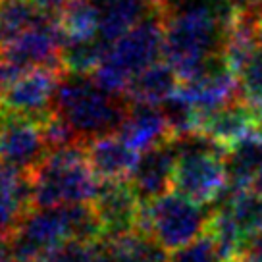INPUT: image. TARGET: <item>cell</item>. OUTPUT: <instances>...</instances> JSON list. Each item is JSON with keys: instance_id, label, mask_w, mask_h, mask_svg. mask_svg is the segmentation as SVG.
<instances>
[{"instance_id": "21", "label": "cell", "mask_w": 262, "mask_h": 262, "mask_svg": "<svg viewBox=\"0 0 262 262\" xmlns=\"http://www.w3.org/2000/svg\"><path fill=\"white\" fill-rule=\"evenodd\" d=\"M106 42L100 39L83 42H66L62 50V68L68 74L93 75L104 56Z\"/></svg>"}, {"instance_id": "6", "label": "cell", "mask_w": 262, "mask_h": 262, "mask_svg": "<svg viewBox=\"0 0 262 262\" xmlns=\"http://www.w3.org/2000/svg\"><path fill=\"white\" fill-rule=\"evenodd\" d=\"M66 39L56 17L47 16L16 41L0 47V77L4 87L16 77L39 68H62Z\"/></svg>"}, {"instance_id": "25", "label": "cell", "mask_w": 262, "mask_h": 262, "mask_svg": "<svg viewBox=\"0 0 262 262\" xmlns=\"http://www.w3.org/2000/svg\"><path fill=\"white\" fill-rule=\"evenodd\" d=\"M74 2H77V0H35V4H37L47 16L56 17V19L62 16V12L70 8Z\"/></svg>"}, {"instance_id": "5", "label": "cell", "mask_w": 262, "mask_h": 262, "mask_svg": "<svg viewBox=\"0 0 262 262\" xmlns=\"http://www.w3.org/2000/svg\"><path fill=\"white\" fill-rule=\"evenodd\" d=\"M212 208L199 205L180 193H164L143 203L139 229L166 251H178L206 233Z\"/></svg>"}, {"instance_id": "12", "label": "cell", "mask_w": 262, "mask_h": 262, "mask_svg": "<svg viewBox=\"0 0 262 262\" xmlns=\"http://www.w3.org/2000/svg\"><path fill=\"white\" fill-rule=\"evenodd\" d=\"M118 135L139 155L173 139L162 108L139 102H131L129 114Z\"/></svg>"}, {"instance_id": "11", "label": "cell", "mask_w": 262, "mask_h": 262, "mask_svg": "<svg viewBox=\"0 0 262 262\" xmlns=\"http://www.w3.org/2000/svg\"><path fill=\"white\" fill-rule=\"evenodd\" d=\"M256 120H258V112L239 97L228 102L226 106L214 110L212 114L205 116L199 123L196 133L205 135L229 150L237 143L247 139L249 135H253Z\"/></svg>"}, {"instance_id": "18", "label": "cell", "mask_w": 262, "mask_h": 262, "mask_svg": "<svg viewBox=\"0 0 262 262\" xmlns=\"http://www.w3.org/2000/svg\"><path fill=\"white\" fill-rule=\"evenodd\" d=\"M214 206H222L228 210L247 241L262 229V193L254 189L233 191L228 187Z\"/></svg>"}, {"instance_id": "20", "label": "cell", "mask_w": 262, "mask_h": 262, "mask_svg": "<svg viewBox=\"0 0 262 262\" xmlns=\"http://www.w3.org/2000/svg\"><path fill=\"white\" fill-rule=\"evenodd\" d=\"M45 17L35 0H0V47L16 41Z\"/></svg>"}, {"instance_id": "10", "label": "cell", "mask_w": 262, "mask_h": 262, "mask_svg": "<svg viewBox=\"0 0 262 262\" xmlns=\"http://www.w3.org/2000/svg\"><path fill=\"white\" fill-rule=\"evenodd\" d=\"M178 160V148L173 139L150 148L147 152H141L137 166L129 176V185L137 193L141 203H148L156 196L168 193L172 187L173 168Z\"/></svg>"}, {"instance_id": "31", "label": "cell", "mask_w": 262, "mask_h": 262, "mask_svg": "<svg viewBox=\"0 0 262 262\" xmlns=\"http://www.w3.org/2000/svg\"><path fill=\"white\" fill-rule=\"evenodd\" d=\"M258 45H260L262 49V24H260V29H258Z\"/></svg>"}, {"instance_id": "4", "label": "cell", "mask_w": 262, "mask_h": 262, "mask_svg": "<svg viewBox=\"0 0 262 262\" xmlns=\"http://www.w3.org/2000/svg\"><path fill=\"white\" fill-rule=\"evenodd\" d=\"M160 58H164V10L108 45L93 77L110 93L125 95L129 83Z\"/></svg>"}, {"instance_id": "13", "label": "cell", "mask_w": 262, "mask_h": 262, "mask_svg": "<svg viewBox=\"0 0 262 262\" xmlns=\"http://www.w3.org/2000/svg\"><path fill=\"white\" fill-rule=\"evenodd\" d=\"M100 10V33L98 39L112 45L131 29L143 24L155 12L164 10L158 0H97Z\"/></svg>"}, {"instance_id": "32", "label": "cell", "mask_w": 262, "mask_h": 262, "mask_svg": "<svg viewBox=\"0 0 262 262\" xmlns=\"http://www.w3.org/2000/svg\"><path fill=\"white\" fill-rule=\"evenodd\" d=\"M2 91H4V81H2V77H0V98H2Z\"/></svg>"}, {"instance_id": "27", "label": "cell", "mask_w": 262, "mask_h": 262, "mask_svg": "<svg viewBox=\"0 0 262 262\" xmlns=\"http://www.w3.org/2000/svg\"><path fill=\"white\" fill-rule=\"evenodd\" d=\"M241 12H249L262 21V0H245V8Z\"/></svg>"}, {"instance_id": "26", "label": "cell", "mask_w": 262, "mask_h": 262, "mask_svg": "<svg viewBox=\"0 0 262 262\" xmlns=\"http://www.w3.org/2000/svg\"><path fill=\"white\" fill-rule=\"evenodd\" d=\"M245 254H253L256 258H262V229L256 231L253 237L247 241Z\"/></svg>"}, {"instance_id": "9", "label": "cell", "mask_w": 262, "mask_h": 262, "mask_svg": "<svg viewBox=\"0 0 262 262\" xmlns=\"http://www.w3.org/2000/svg\"><path fill=\"white\" fill-rule=\"evenodd\" d=\"M106 237H118L139 229L143 203L129 181H102L91 203Z\"/></svg>"}, {"instance_id": "1", "label": "cell", "mask_w": 262, "mask_h": 262, "mask_svg": "<svg viewBox=\"0 0 262 262\" xmlns=\"http://www.w3.org/2000/svg\"><path fill=\"white\" fill-rule=\"evenodd\" d=\"M131 100L106 91L93 75L62 74L54 95V116L72 133L75 143L118 135L129 114Z\"/></svg>"}, {"instance_id": "24", "label": "cell", "mask_w": 262, "mask_h": 262, "mask_svg": "<svg viewBox=\"0 0 262 262\" xmlns=\"http://www.w3.org/2000/svg\"><path fill=\"white\" fill-rule=\"evenodd\" d=\"M97 241H66L50 249L37 262H95Z\"/></svg>"}, {"instance_id": "2", "label": "cell", "mask_w": 262, "mask_h": 262, "mask_svg": "<svg viewBox=\"0 0 262 262\" xmlns=\"http://www.w3.org/2000/svg\"><path fill=\"white\" fill-rule=\"evenodd\" d=\"M104 237L102 224L91 205L33 208L12 233L10 249L16 262H37L66 241H98Z\"/></svg>"}, {"instance_id": "19", "label": "cell", "mask_w": 262, "mask_h": 262, "mask_svg": "<svg viewBox=\"0 0 262 262\" xmlns=\"http://www.w3.org/2000/svg\"><path fill=\"white\" fill-rule=\"evenodd\" d=\"M66 42L95 41L100 33V10L97 0H77L58 17Z\"/></svg>"}, {"instance_id": "16", "label": "cell", "mask_w": 262, "mask_h": 262, "mask_svg": "<svg viewBox=\"0 0 262 262\" xmlns=\"http://www.w3.org/2000/svg\"><path fill=\"white\" fill-rule=\"evenodd\" d=\"M226 170L229 178V189L243 191L253 189V181L262 170V137L249 135L247 139L231 147L226 155Z\"/></svg>"}, {"instance_id": "23", "label": "cell", "mask_w": 262, "mask_h": 262, "mask_svg": "<svg viewBox=\"0 0 262 262\" xmlns=\"http://www.w3.org/2000/svg\"><path fill=\"white\" fill-rule=\"evenodd\" d=\"M168 262H224L214 237L206 231L193 243L181 247L170 254Z\"/></svg>"}, {"instance_id": "30", "label": "cell", "mask_w": 262, "mask_h": 262, "mask_svg": "<svg viewBox=\"0 0 262 262\" xmlns=\"http://www.w3.org/2000/svg\"><path fill=\"white\" fill-rule=\"evenodd\" d=\"M254 133L262 137V114L258 116V120H256V127H254Z\"/></svg>"}, {"instance_id": "28", "label": "cell", "mask_w": 262, "mask_h": 262, "mask_svg": "<svg viewBox=\"0 0 262 262\" xmlns=\"http://www.w3.org/2000/svg\"><path fill=\"white\" fill-rule=\"evenodd\" d=\"M10 239H12V233H10L8 229H4L2 226H0V247L8 245Z\"/></svg>"}, {"instance_id": "7", "label": "cell", "mask_w": 262, "mask_h": 262, "mask_svg": "<svg viewBox=\"0 0 262 262\" xmlns=\"http://www.w3.org/2000/svg\"><path fill=\"white\" fill-rule=\"evenodd\" d=\"M49 150L45 123L0 106V166L31 176Z\"/></svg>"}, {"instance_id": "29", "label": "cell", "mask_w": 262, "mask_h": 262, "mask_svg": "<svg viewBox=\"0 0 262 262\" xmlns=\"http://www.w3.org/2000/svg\"><path fill=\"white\" fill-rule=\"evenodd\" d=\"M233 262H262V258H256L253 254H243V256H239L237 260H233Z\"/></svg>"}, {"instance_id": "14", "label": "cell", "mask_w": 262, "mask_h": 262, "mask_svg": "<svg viewBox=\"0 0 262 262\" xmlns=\"http://www.w3.org/2000/svg\"><path fill=\"white\" fill-rule=\"evenodd\" d=\"M87 156L100 181H125L129 180L141 155L127 147L120 135H106L91 141L87 145Z\"/></svg>"}, {"instance_id": "3", "label": "cell", "mask_w": 262, "mask_h": 262, "mask_svg": "<svg viewBox=\"0 0 262 262\" xmlns=\"http://www.w3.org/2000/svg\"><path fill=\"white\" fill-rule=\"evenodd\" d=\"M100 183L91 168L85 145L50 148L31 172L33 208L91 205Z\"/></svg>"}, {"instance_id": "15", "label": "cell", "mask_w": 262, "mask_h": 262, "mask_svg": "<svg viewBox=\"0 0 262 262\" xmlns=\"http://www.w3.org/2000/svg\"><path fill=\"white\" fill-rule=\"evenodd\" d=\"M181 79L176 74L172 66L168 62H156L150 68L143 70L125 91V97L131 102L139 104H152L162 106L168 98H172L180 91Z\"/></svg>"}, {"instance_id": "8", "label": "cell", "mask_w": 262, "mask_h": 262, "mask_svg": "<svg viewBox=\"0 0 262 262\" xmlns=\"http://www.w3.org/2000/svg\"><path fill=\"white\" fill-rule=\"evenodd\" d=\"M64 70L39 68L10 81L0 98V106L47 123L54 114V95Z\"/></svg>"}, {"instance_id": "17", "label": "cell", "mask_w": 262, "mask_h": 262, "mask_svg": "<svg viewBox=\"0 0 262 262\" xmlns=\"http://www.w3.org/2000/svg\"><path fill=\"white\" fill-rule=\"evenodd\" d=\"M110 262H168V251L145 231L135 229L118 237H104Z\"/></svg>"}, {"instance_id": "22", "label": "cell", "mask_w": 262, "mask_h": 262, "mask_svg": "<svg viewBox=\"0 0 262 262\" xmlns=\"http://www.w3.org/2000/svg\"><path fill=\"white\" fill-rule=\"evenodd\" d=\"M239 93L249 106H253L258 116L262 114V49L253 54V58L243 66L237 74Z\"/></svg>"}]
</instances>
